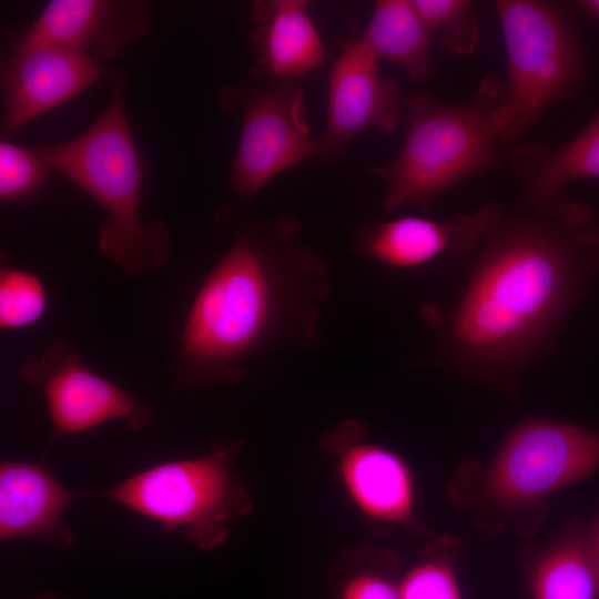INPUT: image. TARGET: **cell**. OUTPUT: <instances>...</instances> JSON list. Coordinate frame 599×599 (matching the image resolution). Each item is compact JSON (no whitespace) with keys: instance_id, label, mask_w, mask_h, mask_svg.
<instances>
[{"instance_id":"cell-12","label":"cell","mask_w":599,"mask_h":599,"mask_svg":"<svg viewBox=\"0 0 599 599\" xmlns=\"http://www.w3.org/2000/svg\"><path fill=\"white\" fill-rule=\"evenodd\" d=\"M150 21L148 1L52 0L17 47L54 44L109 59L141 39Z\"/></svg>"},{"instance_id":"cell-3","label":"cell","mask_w":599,"mask_h":599,"mask_svg":"<svg viewBox=\"0 0 599 599\" xmlns=\"http://www.w3.org/2000/svg\"><path fill=\"white\" fill-rule=\"evenodd\" d=\"M505 84L485 77L465 102L412 94L404 103L405 138L396 159L372 166L386 185L383 210L415 204L428 210L448 189L497 172L504 163Z\"/></svg>"},{"instance_id":"cell-14","label":"cell","mask_w":599,"mask_h":599,"mask_svg":"<svg viewBox=\"0 0 599 599\" xmlns=\"http://www.w3.org/2000/svg\"><path fill=\"white\" fill-rule=\"evenodd\" d=\"M363 427L345 422L327 436L339 450L338 470L354 505L366 516L405 521L412 511L414 487L410 471L395 453L363 441Z\"/></svg>"},{"instance_id":"cell-15","label":"cell","mask_w":599,"mask_h":599,"mask_svg":"<svg viewBox=\"0 0 599 599\" xmlns=\"http://www.w3.org/2000/svg\"><path fill=\"white\" fill-rule=\"evenodd\" d=\"M78 497L39 463L2 460L1 542L40 537L60 549L70 547L74 538L62 519V512Z\"/></svg>"},{"instance_id":"cell-22","label":"cell","mask_w":599,"mask_h":599,"mask_svg":"<svg viewBox=\"0 0 599 599\" xmlns=\"http://www.w3.org/2000/svg\"><path fill=\"white\" fill-rule=\"evenodd\" d=\"M51 167L33 150L2 140L0 143V202L17 203L38 194Z\"/></svg>"},{"instance_id":"cell-21","label":"cell","mask_w":599,"mask_h":599,"mask_svg":"<svg viewBox=\"0 0 599 599\" xmlns=\"http://www.w3.org/2000/svg\"><path fill=\"white\" fill-rule=\"evenodd\" d=\"M47 306V292L38 275L13 267L1 268V329H19L34 324L43 316Z\"/></svg>"},{"instance_id":"cell-9","label":"cell","mask_w":599,"mask_h":599,"mask_svg":"<svg viewBox=\"0 0 599 599\" xmlns=\"http://www.w3.org/2000/svg\"><path fill=\"white\" fill-rule=\"evenodd\" d=\"M314 156L322 153L311 133L303 90L294 82L258 90L243 111L232 187L251 199L276 175Z\"/></svg>"},{"instance_id":"cell-11","label":"cell","mask_w":599,"mask_h":599,"mask_svg":"<svg viewBox=\"0 0 599 599\" xmlns=\"http://www.w3.org/2000/svg\"><path fill=\"white\" fill-rule=\"evenodd\" d=\"M109 73L78 49L54 44L17 47L1 64V136L10 138Z\"/></svg>"},{"instance_id":"cell-2","label":"cell","mask_w":599,"mask_h":599,"mask_svg":"<svg viewBox=\"0 0 599 599\" xmlns=\"http://www.w3.org/2000/svg\"><path fill=\"white\" fill-rule=\"evenodd\" d=\"M216 222L231 244L204 277L180 333L171 373L175 386L236 383L247 364L284 346H315L329 270L290 216Z\"/></svg>"},{"instance_id":"cell-4","label":"cell","mask_w":599,"mask_h":599,"mask_svg":"<svg viewBox=\"0 0 599 599\" xmlns=\"http://www.w3.org/2000/svg\"><path fill=\"white\" fill-rule=\"evenodd\" d=\"M32 148L104 210L98 247L109 261L129 274L156 270L167 261L171 235L164 222L142 221L143 165L125 113L123 83H116L106 106L80 135Z\"/></svg>"},{"instance_id":"cell-25","label":"cell","mask_w":599,"mask_h":599,"mask_svg":"<svg viewBox=\"0 0 599 599\" xmlns=\"http://www.w3.org/2000/svg\"><path fill=\"white\" fill-rule=\"evenodd\" d=\"M586 537L590 558L599 582V514L593 521L586 527Z\"/></svg>"},{"instance_id":"cell-24","label":"cell","mask_w":599,"mask_h":599,"mask_svg":"<svg viewBox=\"0 0 599 599\" xmlns=\"http://www.w3.org/2000/svg\"><path fill=\"white\" fill-rule=\"evenodd\" d=\"M341 599H399L398 587L386 578L362 571L353 575L343 586Z\"/></svg>"},{"instance_id":"cell-17","label":"cell","mask_w":599,"mask_h":599,"mask_svg":"<svg viewBox=\"0 0 599 599\" xmlns=\"http://www.w3.org/2000/svg\"><path fill=\"white\" fill-rule=\"evenodd\" d=\"M510 167L522 184L525 199L547 201L564 185L583 179H599V112L571 140L558 148L540 142L516 146Z\"/></svg>"},{"instance_id":"cell-5","label":"cell","mask_w":599,"mask_h":599,"mask_svg":"<svg viewBox=\"0 0 599 599\" xmlns=\"http://www.w3.org/2000/svg\"><path fill=\"white\" fill-rule=\"evenodd\" d=\"M240 445L215 443L199 457L159 463L90 496L110 499L165 531L180 529L201 549L215 548L227 538V522L250 508L232 468Z\"/></svg>"},{"instance_id":"cell-26","label":"cell","mask_w":599,"mask_h":599,"mask_svg":"<svg viewBox=\"0 0 599 599\" xmlns=\"http://www.w3.org/2000/svg\"><path fill=\"white\" fill-rule=\"evenodd\" d=\"M580 7L592 17L599 20V0H585L580 2Z\"/></svg>"},{"instance_id":"cell-8","label":"cell","mask_w":599,"mask_h":599,"mask_svg":"<svg viewBox=\"0 0 599 599\" xmlns=\"http://www.w3.org/2000/svg\"><path fill=\"white\" fill-rule=\"evenodd\" d=\"M17 375L42 390L53 438L80 434L111 420L141 430L152 416L148 403L95 374L77 351L59 339L38 355L26 354Z\"/></svg>"},{"instance_id":"cell-16","label":"cell","mask_w":599,"mask_h":599,"mask_svg":"<svg viewBox=\"0 0 599 599\" xmlns=\"http://www.w3.org/2000/svg\"><path fill=\"white\" fill-rule=\"evenodd\" d=\"M306 0H256L251 6L252 45L256 63L280 82L319 67L325 47L307 9Z\"/></svg>"},{"instance_id":"cell-6","label":"cell","mask_w":599,"mask_h":599,"mask_svg":"<svg viewBox=\"0 0 599 599\" xmlns=\"http://www.w3.org/2000/svg\"><path fill=\"white\" fill-rule=\"evenodd\" d=\"M508 64L502 105L504 146L518 142L556 102L575 97L586 77L577 34L558 6L497 0Z\"/></svg>"},{"instance_id":"cell-7","label":"cell","mask_w":599,"mask_h":599,"mask_svg":"<svg viewBox=\"0 0 599 599\" xmlns=\"http://www.w3.org/2000/svg\"><path fill=\"white\" fill-rule=\"evenodd\" d=\"M599 466V430L529 419L506 438L487 475L498 502L517 506L577 483Z\"/></svg>"},{"instance_id":"cell-23","label":"cell","mask_w":599,"mask_h":599,"mask_svg":"<svg viewBox=\"0 0 599 599\" xmlns=\"http://www.w3.org/2000/svg\"><path fill=\"white\" fill-rule=\"evenodd\" d=\"M399 599H463L453 569L440 561L414 567L398 587Z\"/></svg>"},{"instance_id":"cell-13","label":"cell","mask_w":599,"mask_h":599,"mask_svg":"<svg viewBox=\"0 0 599 599\" xmlns=\"http://www.w3.org/2000/svg\"><path fill=\"white\" fill-rule=\"evenodd\" d=\"M504 209L491 202L447 221L407 215L370 222L361 230L356 251L369 260L400 268L424 265L446 253H470L498 223Z\"/></svg>"},{"instance_id":"cell-27","label":"cell","mask_w":599,"mask_h":599,"mask_svg":"<svg viewBox=\"0 0 599 599\" xmlns=\"http://www.w3.org/2000/svg\"><path fill=\"white\" fill-rule=\"evenodd\" d=\"M31 599H63V598L54 592H43V593L37 595L35 597Z\"/></svg>"},{"instance_id":"cell-10","label":"cell","mask_w":599,"mask_h":599,"mask_svg":"<svg viewBox=\"0 0 599 599\" xmlns=\"http://www.w3.org/2000/svg\"><path fill=\"white\" fill-rule=\"evenodd\" d=\"M376 53L361 34L346 43L328 74L325 128L317 139L323 158L344 155L366 129L394 132L404 103L395 81L379 73Z\"/></svg>"},{"instance_id":"cell-19","label":"cell","mask_w":599,"mask_h":599,"mask_svg":"<svg viewBox=\"0 0 599 599\" xmlns=\"http://www.w3.org/2000/svg\"><path fill=\"white\" fill-rule=\"evenodd\" d=\"M530 588L535 599L599 597L586 528L578 527L536 561L530 573Z\"/></svg>"},{"instance_id":"cell-20","label":"cell","mask_w":599,"mask_h":599,"mask_svg":"<svg viewBox=\"0 0 599 599\" xmlns=\"http://www.w3.org/2000/svg\"><path fill=\"white\" fill-rule=\"evenodd\" d=\"M414 6L445 49L471 54L479 38V22L468 0H413Z\"/></svg>"},{"instance_id":"cell-1","label":"cell","mask_w":599,"mask_h":599,"mask_svg":"<svg viewBox=\"0 0 599 599\" xmlns=\"http://www.w3.org/2000/svg\"><path fill=\"white\" fill-rule=\"evenodd\" d=\"M468 284L438 321L433 359L505 382L548 351L596 272L599 222L564 191L504 213L478 245ZM470 252V253H471Z\"/></svg>"},{"instance_id":"cell-18","label":"cell","mask_w":599,"mask_h":599,"mask_svg":"<svg viewBox=\"0 0 599 599\" xmlns=\"http://www.w3.org/2000/svg\"><path fill=\"white\" fill-rule=\"evenodd\" d=\"M362 35L378 59L399 65L412 81L430 77L433 33L413 0L376 1Z\"/></svg>"}]
</instances>
